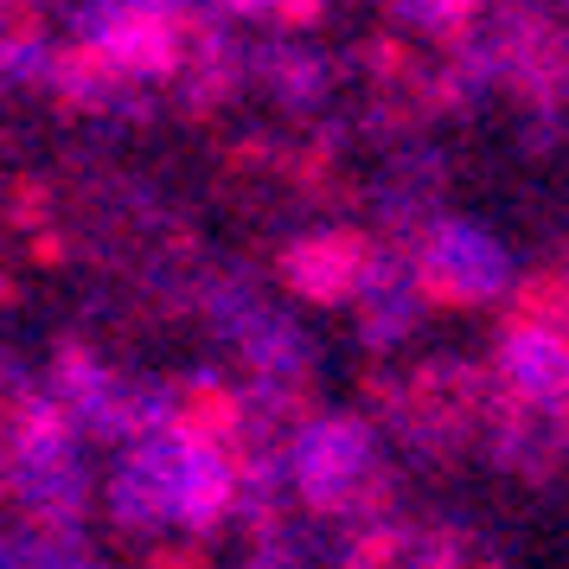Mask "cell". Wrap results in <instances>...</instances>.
<instances>
[{
	"label": "cell",
	"instance_id": "3",
	"mask_svg": "<svg viewBox=\"0 0 569 569\" xmlns=\"http://www.w3.org/2000/svg\"><path fill=\"white\" fill-rule=\"evenodd\" d=\"M371 467V441L352 429V422H327V429H308L301 448H295V473L313 499H339V492Z\"/></svg>",
	"mask_w": 569,
	"mask_h": 569
},
{
	"label": "cell",
	"instance_id": "4",
	"mask_svg": "<svg viewBox=\"0 0 569 569\" xmlns=\"http://www.w3.org/2000/svg\"><path fill=\"white\" fill-rule=\"evenodd\" d=\"M506 378L525 403H569V339L550 327H518L506 339Z\"/></svg>",
	"mask_w": 569,
	"mask_h": 569
},
{
	"label": "cell",
	"instance_id": "1",
	"mask_svg": "<svg viewBox=\"0 0 569 569\" xmlns=\"http://www.w3.org/2000/svg\"><path fill=\"white\" fill-rule=\"evenodd\" d=\"M231 492V467L218 461V448L206 441H148L122 480H116V512L129 525H160V518H180V525H206L218 518Z\"/></svg>",
	"mask_w": 569,
	"mask_h": 569
},
{
	"label": "cell",
	"instance_id": "2",
	"mask_svg": "<svg viewBox=\"0 0 569 569\" xmlns=\"http://www.w3.org/2000/svg\"><path fill=\"white\" fill-rule=\"evenodd\" d=\"M422 269H429V282L436 288L461 295V301H487V295H499L506 276H512V262H506V250H499V237L480 231V224H441V231L429 237Z\"/></svg>",
	"mask_w": 569,
	"mask_h": 569
}]
</instances>
